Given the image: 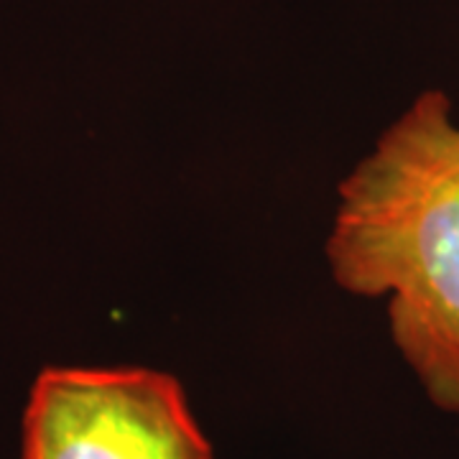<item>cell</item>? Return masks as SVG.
Returning a JSON list of instances; mask_svg holds the SVG:
<instances>
[{
  "label": "cell",
  "instance_id": "6da1fadb",
  "mask_svg": "<svg viewBox=\"0 0 459 459\" xmlns=\"http://www.w3.org/2000/svg\"><path fill=\"white\" fill-rule=\"evenodd\" d=\"M334 283L388 299L395 350L434 409L459 416V123L424 90L337 192L327 243Z\"/></svg>",
  "mask_w": 459,
  "mask_h": 459
},
{
  "label": "cell",
  "instance_id": "7a4b0ae2",
  "mask_svg": "<svg viewBox=\"0 0 459 459\" xmlns=\"http://www.w3.org/2000/svg\"><path fill=\"white\" fill-rule=\"evenodd\" d=\"M23 459H214L177 377L156 368H44Z\"/></svg>",
  "mask_w": 459,
  "mask_h": 459
}]
</instances>
